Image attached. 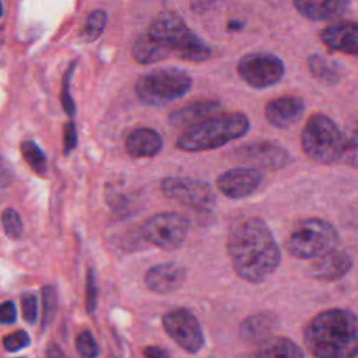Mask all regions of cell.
Returning <instances> with one entry per match:
<instances>
[{
  "mask_svg": "<svg viewBox=\"0 0 358 358\" xmlns=\"http://www.w3.org/2000/svg\"><path fill=\"white\" fill-rule=\"evenodd\" d=\"M227 253L235 274L250 284L267 280L281 262V249L273 231L259 217L243 218L232 227Z\"/></svg>",
  "mask_w": 358,
  "mask_h": 358,
  "instance_id": "cell-1",
  "label": "cell"
},
{
  "mask_svg": "<svg viewBox=\"0 0 358 358\" xmlns=\"http://www.w3.org/2000/svg\"><path fill=\"white\" fill-rule=\"evenodd\" d=\"M303 343L313 357L351 358L358 355V316L331 308L316 313L303 327Z\"/></svg>",
  "mask_w": 358,
  "mask_h": 358,
  "instance_id": "cell-2",
  "label": "cell"
},
{
  "mask_svg": "<svg viewBox=\"0 0 358 358\" xmlns=\"http://www.w3.org/2000/svg\"><path fill=\"white\" fill-rule=\"evenodd\" d=\"M250 129L249 117L242 112H215L183 129L176 148L185 152H201L220 148L245 136Z\"/></svg>",
  "mask_w": 358,
  "mask_h": 358,
  "instance_id": "cell-3",
  "label": "cell"
},
{
  "mask_svg": "<svg viewBox=\"0 0 358 358\" xmlns=\"http://www.w3.org/2000/svg\"><path fill=\"white\" fill-rule=\"evenodd\" d=\"M164 50L166 57L176 56L192 63L206 62L211 48L175 13L159 14L145 31Z\"/></svg>",
  "mask_w": 358,
  "mask_h": 358,
  "instance_id": "cell-4",
  "label": "cell"
},
{
  "mask_svg": "<svg viewBox=\"0 0 358 358\" xmlns=\"http://www.w3.org/2000/svg\"><path fill=\"white\" fill-rule=\"evenodd\" d=\"M345 147V134L337 123L324 113L308 117L301 131V148L316 164L334 165L341 162Z\"/></svg>",
  "mask_w": 358,
  "mask_h": 358,
  "instance_id": "cell-5",
  "label": "cell"
},
{
  "mask_svg": "<svg viewBox=\"0 0 358 358\" xmlns=\"http://www.w3.org/2000/svg\"><path fill=\"white\" fill-rule=\"evenodd\" d=\"M338 242V231L331 222L309 217L295 222L287 238L285 249L296 259H315L336 249Z\"/></svg>",
  "mask_w": 358,
  "mask_h": 358,
  "instance_id": "cell-6",
  "label": "cell"
},
{
  "mask_svg": "<svg viewBox=\"0 0 358 358\" xmlns=\"http://www.w3.org/2000/svg\"><path fill=\"white\" fill-rule=\"evenodd\" d=\"M192 87L193 78L187 71L176 67H164L140 76L134 90L143 103L161 106L185 96Z\"/></svg>",
  "mask_w": 358,
  "mask_h": 358,
  "instance_id": "cell-7",
  "label": "cell"
},
{
  "mask_svg": "<svg viewBox=\"0 0 358 358\" xmlns=\"http://www.w3.org/2000/svg\"><path fill=\"white\" fill-rule=\"evenodd\" d=\"M239 78L255 90H264L280 83L285 74L284 62L270 52H250L236 64Z\"/></svg>",
  "mask_w": 358,
  "mask_h": 358,
  "instance_id": "cell-8",
  "label": "cell"
},
{
  "mask_svg": "<svg viewBox=\"0 0 358 358\" xmlns=\"http://www.w3.org/2000/svg\"><path fill=\"white\" fill-rule=\"evenodd\" d=\"M161 192L186 207L197 211H210L215 206V193L211 186L190 176H168L161 180Z\"/></svg>",
  "mask_w": 358,
  "mask_h": 358,
  "instance_id": "cell-9",
  "label": "cell"
},
{
  "mask_svg": "<svg viewBox=\"0 0 358 358\" xmlns=\"http://www.w3.org/2000/svg\"><path fill=\"white\" fill-rule=\"evenodd\" d=\"M189 221L178 213H159L148 220L141 227L143 238L151 245L164 250L179 249L187 236Z\"/></svg>",
  "mask_w": 358,
  "mask_h": 358,
  "instance_id": "cell-10",
  "label": "cell"
},
{
  "mask_svg": "<svg viewBox=\"0 0 358 358\" xmlns=\"http://www.w3.org/2000/svg\"><path fill=\"white\" fill-rule=\"evenodd\" d=\"M165 333L187 354H197L206 344V337L199 319L187 309L178 308L166 312L162 319Z\"/></svg>",
  "mask_w": 358,
  "mask_h": 358,
  "instance_id": "cell-11",
  "label": "cell"
},
{
  "mask_svg": "<svg viewBox=\"0 0 358 358\" xmlns=\"http://www.w3.org/2000/svg\"><path fill=\"white\" fill-rule=\"evenodd\" d=\"M235 157L256 168L281 169L292 162V155L282 144L271 140H256L235 150Z\"/></svg>",
  "mask_w": 358,
  "mask_h": 358,
  "instance_id": "cell-12",
  "label": "cell"
},
{
  "mask_svg": "<svg viewBox=\"0 0 358 358\" xmlns=\"http://www.w3.org/2000/svg\"><path fill=\"white\" fill-rule=\"evenodd\" d=\"M264 175L256 166H238L222 172L217 178L220 193L231 200H242L250 197L263 185Z\"/></svg>",
  "mask_w": 358,
  "mask_h": 358,
  "instance_id": "cell-13",
  "label": "cell"
},
{
  "mask_svg": "<svg viewBox=\"0 0 358 358\" xmlns=\"http://www.w3.org/2000/svg\"><path fill=\"white\" fill-rule=\"evenodd\" d=\"M187 270L185 266L168 262L159 263L148 268L144 281L145 285L155 294L166 295L178 291L186 281Z\"/></svg>",
  "mask_w": 358,
  "mask_h": 358,
  "instance_id": "cell-14",
  "label": "cell"
},
{
  "mask_svg": "<svg viewBox=\"0 0 358 358\" xmlns=\"http://www.w3.org/2000/svg\"><path fill=\"white\" fill-rule=\"evenodd\" d=\"M319 38L329 49L358 57V22H331L319 32Z\"/></svg>",
  "mask_w": 358,
  "mask_h": 358,
  "instance_id": "cell-15",
  "label": "cell"
},
{
  "mask_svg": "<svg viewBox=\"0 0 358 358\" xmlns=\"http://www.w3.org/2000/svg\"><path fill=\"white\" fill-rule=\"evenodd\" d=\"M305 112V102L295 95H282L268 101L264 106L266 120L277 127L287 129L294 126Z\"/></svg>",
  "mask_w": 358,
  "mask_h": 358,
  "instance_id": "cell-16",
  "label": "cell"
},
{
  "mask_svg": "<svg viewBox=\"0 0 358 358\" xmlns=\"http://www.w3.org/2000/svg\"><path fill=\"white\" fill-rule=\"evenodd\" d=\"M315 259L309 267V275L320 281L341 280L352 268V257L344 250L333 249Z\"/></svg>",
  "mask_w": 358,
  "mask_h": 358,
  "instance_id": "cell-17",
  "label": "cell"
},
{
  "mask_svg": "<svg viewBox=\"0 0 358 358\" xmlns=\"http://www.w3.org/2000/svg\"><path fill=\"white\" fill-rule=\"evenodd\" d=\"M294 8L306 20L329 21L350 10V0H292Z\"/></svg>",
  "mask_w": 358,
  "mask_h": 358,
  "instance_id": "cell-18",
  "label": "cell"
},
{
  "mask_svg": "<svg viewBox=\"0 0 358 358\" xmlns=\"http://www.w3.org/2000/svg\"><path fill=\"white\" fill-rule=\"evenodd\" d=\"M220 109H221V103L215 99H199L173 110L169 115L168 122L173 127L186 129L208 117L210 115L218 112Z\"/></svg>",
  "mask_w": 358,
  "mask_h": 358,
  "instance_id": "cell-19",
  "label": "cell"
},
{
  "mask_svg": "<svg viewBox=\"0 0 358 358\" xmlns=\"http://www.w3.org/2000/svg\"><path fill=\"white\" fill-rule=\"evenodd\" d=\"M162 145L161 134L151 127L134 129L126 138V151L133 158L155 157Z\"/></svg>",
  "mask_w": 358,
  "mask_h": 358,
  "instance_id": "cell-20",
  "label": "cell"
},
{
  "mask_svg": "<svg viewBox=\"0 0 358 358\" xmlns=\"http://www.w3.org/2000/svg\"><path fill=\"white\" fill-rule=\"evenodd\" d=\"M278 317L273 312H259L249 315L241 322L239 334L249 343H262L271 337L274 330L278 327Z\"/></svg>",
  "mask_w": 358,
  "mask_h": 358,
  "instance_id": "cell-21",
  "label": "cell"
},
{
  "mask_svg": "<svg viewBox=\"0 0 358 358\" xmlns=\"http://www.w3.org/2000/svg\"><path fill=\"white\" fill-rule=\"evenodd\" d=\"M255 355L264 357V358H277V357L296 358V357H303L305 351L291 338L271 336L260 343Z\"/></svg>",
  "mask_w": 358,
  "mask_h": 358,
  "instance_id": "cell-22",
  "label": "cell"
},
{
  "mask_svg": "<svg viewBox=\"0 0 358 358\" xmlns=\"http://www.w3.org/2000/svg\"><path fill=\"white\" fill-rule=\"evenodd\" d=\"M308 70L310 76L326 85H336L341 80V73L336 63L319 53H312L308 60Z\"/></svg>",
  "mask_w": 358,
  "mask_h": 358,
  "instance_id": "cell-23",
  "label": "cell"
},
{
  "mask_svg": "<svg viewBox=\"0 0 358 358\" xmlns=\"http://www.w3.org/2000/svg\"><path fill=\"white\" fill-rule=\"evenodd\" d=\"M106 21H108V15L105 11H102V10L92 11L87 17L85 25L81 31V39L85 42H92V41L98 39V36L103 32V29L106 27Z\"/></svg>",
  "mask_w": 358,
  "mask_h": 358,
  "instance_id": "cell-24",
  "label": "cell"
},
{
  "mask_svg": "<svg viewBox=\"0 0 358 358\" xmlns=\"http://www.w3.org/2000/svg\"><path fill=\"white\" fill-rule=\"evenodd\" d=\"M21 154L25 162L39 175L46 172V158L42 150L34 141H24L21 144Z\"/></svg>",
  "mask_w": 358,
  "mask_h": 358,
  "instance_id": "cell-25",
  "label": "cell"
},
{
  "mask_svg": "<svg viewBox=\"0 0 358 358\" xmlns=\"http://www.w3.org/2000/svg\"><path fill=\"white\" fill-rule=\"evenodd\" d=\"M341 162L347 166L358 169V120L354 123L348 136H345V147Z\"/></svg>",
  "mask_w": 358,
  "mask_h": 358,
  "instance_id": "cell-26",
  "label": "cell"
},
{
  "mask_svg": "<svg viewBox=\"0 0 358 358\" xmlns=\"http://www.w3.org/2000/svg\"><path fill=\"white\" fill-rule=\"evenodd\" d=\"M1 222L4 232L11 239H18L22 232V222L18 213L13 208H7L1 214Z\"/></svg>",
  "mask_w": 358,
  "mask_h": 358,
  "instance_id": "cell-27",
  "label": "cell"
},
{
  "mask_svg": "<svg viewBox=\"0 0 358 358\" xmlns=\"http://www.w3.org/2000/svg\"><path fill=\"white\" fill-rule=\"evenodd\" d=\"M77 351L84 358H94L98 355V344L90 331H81L76 340Z\"/></svg>",
  "mask_w": 358,
  "mask_h": 358,
  "instance_id": "cell-28",
  "label": "cell"
},
{
  "mask_svg": "<svg viewBox=\"0 0 358 358\" xmlns=\"http://www.w3.org/2000/svg\"><path fill=\"white\" fill-rule=\"evenodd\" d=\"M42 302H43L42 327L46 329L53 317L55 310H56V292H55L53 287L48 285V287L42 288Z\"/></svg>",
  "mask_w": 358,
  "mask_h": 358,
  "instance_id": "cell-29",
  "label": "cell"
},
{
  "mask_svg": "<svg viewBox=\"0 0 358 358\" xmlns=\"http://www.w3.org/2000/svg\"><path fill=\"white\" fill-rule=\"evenodd\" d=\"M96 299H98V285L95 273L92 268L87 273V288H85V308L88 313H92L96 308Z\"/></svg>",
  "mask_w": 358,
  "mask_h": 358,
  "instance_id": "cell-30",
  "label": "cell"
},
{
  "mask_svg": "<svg viewBox=\"0 0 358 358\" xmlns=\"http://www.w3.org/2000/svg\"><path fill=\"white\" fill-rule=\"evenodd\" d=\"M29 344V336L24 330H17L11 334H7L3 340V345L7 351L15 352L25 348Z\"/></svg>",
  "mask_w": 358,
  "mask_h": 358,
  "instance_id": "cell-31",
  "label": "cell"
},
{
  "mask_svg": "<svg viewBox=\"0 0 358 358\" xmlns=\"http://www.w3.org/2000/svg\"><path fill=\"white\" fill-rule=\"evenodd\" d=\"M74 63L69 67V70L66 71L64 77H63V85H62V105H63V109L66 113L69 115H73L74 110H76V105L73 102V98L70 96V81H71V76H73V71H74Z\"/></svg>",
  "mask_w": 358,
  "mask_h": 358,
  "instance_id": "cell-32",
  "label": "cell"
},
{
  "mask_svg": "<svg viewBox=\"0 0 358 358\" xmlns=\"http://www.w3.org/2000/svg\"><path fill=\"white\" fill-rule=\"evenodd\" d=\"M21 306H22V316L28 323H34L36 320L38 315V302L36 296L31 292H27L21 298Z\"/></svg>",
  "mask_w": 358,
  "mask_h": 358,
  "instance_id": "cell-33",
  "label": "cell"
},
{
  "mask_svg": "<svg viewBox=\"0 0 358 358\" xmlns=\"http://www.w3.org/2000/svg\"><path fill=\"white\" fill-rule=\"evenodd\" d=\"M64 143V154H69L77 144V131H76V126L73 122H69L66 126H64V137H63Z\"/></svg>",
  "mask_w": 358,
  "mask_h": 358,
  "instance_id": "cell-34",
  "label": "cell"
},
{
  "mask_svg": "<svg viewBox=\"0 0 358 358\" xmlns=\"http://www.w3.org/2000/svg\"><path fill=\"white\" fill-rule=\"evenodd\" d=\"M15 320V306L11 301L0 305V323H13Z\"/></svg>",
  "mask_w": 358,
  "mask_h": 358,
  "instance_id": "cell-35",
  "label": "cell"
},
{
  "mask_svg": "<svg viewBox=\"0 0 358 358\" xmlns=\"http://www.w3.org/2000/svg\"><path fill=\"white\" fill-rule=\"evenodd\" d=\"M144 355L147 358H168L169 352L158 345H150L144 350Z\"/></svg>",
  "mask_w": 358,
  "mask_h": 358,
  "instance_id": "cell-36",
  "label": "cell"
},
{
  "mask_svg": "<svg viewBox=\"0 0 358 358\" xmlns=\"http://www.w3.org/2000/svg\"><path fill=\"white\" fill-rule=\"evenodd\" d=\"M211 4V0H193L192 1V8L193 10H207V7Z\"/></svg>",
  "mask_w": 358,
  "mask_h": 358,
  "instance_id": "cell-37",
  "label": "cell"
},
{
  "mask_svg": "<svg viewBox=\"0 0 358 358\" xmlns=\"http://www.w3.org/2000/svg\"><path fill=\"white\" fill-rule=\"evenodd\" d=\"M241 27H242V24L241 22H235V21H231L228 24V28H231V29H241Z\"/></svg>",
  "mask_w": 358,
  "mask_h": 358,
  "instance_id": "cell-38",
  "label": "cell"
},
{
  "mask_svg": "<svg viewBox=\"0 0 358 358\" xmlns=\"http://www.w3.org/2000/svg\"><path fill=\"white\" fill-rule=\"evenodd\" d=\"M3 42H4V36H3V32L0 31V48H1V45H3Z\"/></svg>",
  "mask_w": 358,
  "mask_h": 358,
  "instance_id": "cell-39",
  "label": "cell"
},
{
  "mask_svg": "<svg viewBox=\"0 0 358 358\" xmlns=\"http://www.w3.org/2000/svg\"><path fill=\"white\" fill-rule=\"evenodd\" d=\"M1 14H3V7H1V3H0V17H1Z\"/></svg>",
  "mask_w": 358,
  "mask_h": 358,
  "instance_id": "cell-40",
  "label": "cell"
}]
</instances>
